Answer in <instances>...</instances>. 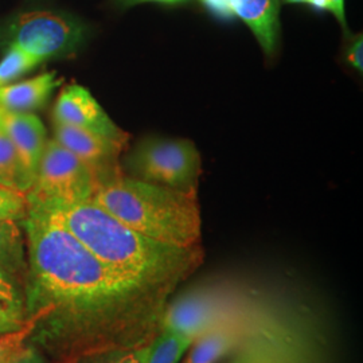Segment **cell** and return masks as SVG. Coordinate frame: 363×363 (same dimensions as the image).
Listing matches in <instances>:
<instances>
[{
    "label": "cell",
    "instance_id": "cell-22",
    "mask_svg": "<svg viewBox=\"0 0 363 363\" xmlns=\"http://www.w3.org/2000/svg\"><path fill=\"white\" fill-rule=\"evenodd\" d=\"M23 325H25L23 319L18 318L3 303H0V335L16 333L22 330Z\"/></svg>",
    "mask_w": 363,
    "mask_h": 363
},
{
    "label": "cell",
    "instance_id": "cell-1",
    "mask_svg": "<svg viewBox=\"0 0 363 363\" xmlns=\"http://www.w3.org/2000/svg\"><path fill=\"white\" fill-rule=\"evenodd\" d=\"M25 345L52 363L109 349H139L160 331L174 295L144 286L97 259L58 222L27 208Z\"/></svg>",
    "mask_w": 363,
    "mask_h": 363
},
{
    "label": "cell",
    "instance_id": "cell-3",
    "mask_svg": "<svg viewBox=\"0 0 363 363\" xmlns=\"http://www.w3.org/2000/svg\"><path fill=\"white\" fill-rule=\"evenodd\" d=\"M91 201L130 229L152 240L174 247L201 245L198 193L140 181L121 171L99 183Z\"/></svg>",
    "mask_w": 363,
    "mask_h": 363
},
{
    "label": "cell",
    "instance_id": "cell-4",
    "mask_svg": "<svg viewBox=\"0 0 363 363\" xmlns=\"http://www.w3.org/2000/svg\"><path fill=\"white\" fill-rule=\"evenodd\" d=\"M97 177L82 160L54 138L48 139L35 179L27 193V206L72 205L91 201Z\"/></svg>",
    "mask_w": 363,
    "mask_h": 363
},
{
    "label": "cell",
    "instance_id": "cell-8",
    "mask_svg": "<svg viewBox=\"0 0 363 363\" xmlns=\"http://www.w3.org/2000/svg\"><path fill=\"white\" fill-rule=\"evenodd\" d=\"M52 115L55 123L91 130L128 145L130 135L118 128L91 91L78 84H70L62 89L55 100Z\"/></svg>",
    "mask_w": 363,
    "mask_h": 363
},
{
    "label": "cell",
    "instance_id": "cell-18",
    "mask_svg": "<svg viewBox=\"0 0 363 363\" xmlns=\"http://www.w3.org/2000/svg\"><path fill=\"white\" fill-rule=\"evenodd\" d=\"M144 346L139 349L93 351L64 363H143Z\"/></svg>",
    "mask_w": 363,
    "mask_h": 363
},
{
    "label": "cell",
    "instance_id": "cell-16",
    "mask_svg": "<svg viewBox=\"0 0 363 363\" xmlns=\"http://www.w3.org/2000/svg\"><path fill=\"white\" fill-rule=\"evenodd\" d=\"M193 343L191 337L179 333L160 330L148 345L144 346L143 363H178Z\"/></svg>",
    "mask_w": 363,
    "mask_h": 363
},
{
    "label": "cell",
    "instance_id": "cell-7",
    "mask_svg": "<svg viewBox=\"0 0 363 363\" xmlns=\"http://www.w3.org/2000/svg\"><path fill=\"white\" fill-rule=\"evenodd\" d=\"M228 323H232L230 311L220 298L208 292H193L167 303L160 330L179 333L194 342L210 330Z\"/></svg>",
    "mask_w": 363,
    "mask_h": 363
},
{
    "label": "cell",
    "instance_id": "cell-30",
    "mask_svg": "<svg viewBox=\"0 0 363 363\" xmlns=\"http://www.w3.org/2000/svg\"><path fill=\"white\" fill-rule=\"evenodd\" d=\"M284 3H291V4H301V3H308V0H283Z\"/></svg>",
    "mask_w": 363,
    "mask_h": 363
},
{
    "label": "cell",
    "instance_id": "cell-12",
    "mask_svg": "<svg viewBox=\"0 0 363 363\" xmlns=\"http://www.w3.org/2000/svg\"><path fill=\"white\" fill-rule=\"evenodd\" d=\"M62 79L55 72H45L21 82L0 88V109L10 112H31L46 103Z\"/></svg>",
    "mask_w": 363,
    "mask_h": 363
},
{
    "label": "cell",
    "instance_id": "cell-26",
    "mask_svg": "<svg viewBox=\"0 0 363 363\" xmlns=\"http://www.w3.org/2000/svg\"><path fill=\"white\" fill-rule=\"evenodd\" d=\"M330 11L335 15L339 23L346 30V16H345V0H330Z\"/></svg>",
    "mask_w": 363,
    "mask_h": 363
},
{
    "label": "cell",
    "instance_id": "cell-15",
    "mask_svg": "<svg viewBox=\"0 0 363 363\" xmlns=\"http://www.w3.org/2000/svg\"><path fill=\"white\" fill-rule=\"evenodd\" d=\"M0 186L27 194L33 179L25 169L13 144L0 127Z\"/></svg>",
    "mask_w": 363,
    "mask_h": 363
},
{
    "label": "cell",
    "instance_id": "cell-17",
    "mask_svg": "<svg viewBox=\"0 0 363 363\" xmlns=\"http://www.w3.org/2000/svg\"><path fill=\"white\" fill-rule=\"evenodd\" d=\"M40 64L38 58L10 43L9 50L0 61V88L13 84L16 78L26 74Z\"/></svg>",
    "mask_w": 363,
    "mask_h": 363
},
{
    "label": "cell",
    "instance_id": "cell-24",
    "mask_svg": "<svg viewBox=\"0 0 363 363\" xmlns=\"http://www.w3.org/2000/svg\"><path fill=\"white\" fill-rule=\"evenodd\" d=\"M7 363H46V358L30 345H23L21 349L13 352V357Z\"/></svg>",
    "mask_w": 363,
    "mask_h": 363
},
{
    "label": "cell",
    "instance_id": "cell-25",
    "mask_svg": "<svg viewBox=\"0 0 363 363\" xmlns=\"http://www.w3.org/2000/svg\"><path fill=\"white\" fill-rule=\"evenodd\" d=\"M202 3L208 7L211 13H216L220 18H233L230 7H229V0H202Z\"/></svg>",
    "mask_w": 363,
    "mask_h": 363
},
{
    "label": "cell",
    "instance_id": "cell-23",
    "mask_svg": "<svg viewBox=\"0 0 363 363\" xmlns=\"http://www.w3.org/2000/svg\"><path fill=\"white\" fill-rule=\"evenodd\" d=\"M346 61L350 64L355 70L359 73L363 72V38L362 34L354 37L351 40L347 52H346Z\"/></svg>",
    "mask_w": 363,
    "mask_h": 363
},
{
    "label": "cell",
    "instance_id": "cell-28",
    "mask_svg": "<svg viewBox=\"0 0 363 363\" xmlns=\"http://www.w3.org/2000/svg\"><path fill=\"white\" fill-rule=\"evenodd\" d=\"M145 1H157V3H179V1H184V0H121V3L124 6H135V4H139V3H145Z\"/></svg>",
    "mask_w": 363,
    "mask_h": 363
},
{
    "label": "cell",
    "instance_id": "cell-9",
    "mask_svg": "<svg viewBox=\"0 0 363 363\" xmlns=\"http://www.w3.org/2000/svg\"><path fill=\"white\" fill-rule=\"evenodd\" d=\"M54 139L82 160L99 183L121 172L118 157L127 144L117 143L103 135L54 121Z\"/></svg>",
    "mask_w": 363,
    "mask_h": 363
},
{
    "label": "cell",
    "instance_id": "cell-10",
    "mask_svg": "<svg viewBox=\"0 0 363 363\" xmlns=\"http://www.w3.org/2000/svg\"><path fill=\"white\" fill-rule=\"evenodd\" d=\"M0 127L11 140L34 183L40 156L48 143L43 123L37 115L30 112H10L0 109Z\"/></svg>",
    "mask_w": 363,
    "mask_h": 363
},
{
    "label": "cell",
    "instance_id": "cell-21",
    "mask_svg": "<svg viewBox=\"0 0 363 363\" xmlns=\"http://www.w3.org/2000/svg\"><path fill=\"white\" fill-rule=\"evenodd\" d=\"M30 328H31L30 323L25 322L22 330L0 335V363L9 362L13 352L25 345L27 337L30 334Z\"/></svg>",
    "mask_w": 363,
    "mask_h": 363
},
{
    "label": "cell",
    "instance_id": "cell-19",
    "mask_svg": "<svg viewBox=\"0 0 363 363\" xmlns=\"http://www.w3.org/2000/svg\"><path fill=\"white\" fill-rule=\"evenodd\" d=\"M0 303L25 322V298L22 284L0 268Z\"/></svg>",
    "mask_w": 363,
    "mask_h": 363
},
{
    "label": "cell",
    "instance_id": "cell-2",
    "mask_svg": "<svg viewBox=\"0 0 363 363\" xmlns=\"http://www.w3.org/2000/svg\"><path fill=\"white\" fill-rule=\"evenodd\" d=\"M64 226L99 259L118 273L156 289L175 294L202 265L201 245H169L139 233L91 201L72 205L27 206Z\"/></svg>",
    "mask_w": 363,
    "mask_h": 363
},
{
    "label": "cell",
    "instance_id": "cell-29",
    "mask_svg": "<svg viewBox=\"0 0 363 363\" xmlns=\"http://www.w3.org/2000/svg\"><path fill=\"white\" fill-rule=\"evenodd\" d=\"M307 4L316 10H330V0H308Z\"/></svg>",
    "mask_w": 363,
    "mask_h": 363
},
{
    "label": "cell",
    "instance_id": "cell-13",
    "mask_svg": "<svg viewBox=\"0 0 363 363\" xmlns=\"http://www.w3.org/2000/svg\"><path fill=\"white\" fill-rule=\"evenodd\" d=\"M0 268L21 284L26 276V237L21 220H0Z\"/></svg>",
    "mask_w": 363,
    "mask_h": 363
},
{
    "label": "cell",
    "instance_id": "cell-27",
    "mask_svg": "<svg viewBox=\"0 0 363 363\" xmlns=\"http://www.w3.org/2000/svg\"><path fill=\"white\" fill-rule=\"evenodd\" d=\"M228 363H265V361L261 358V355L259 354L247 351V352L238 354L235 358Z\"/></svg>",
    "mask_w": 363,
    "mask_h": 363
},
{
    "label": "cell",
    "instance_id": "cell-6",
    "mask_svg": "<svg viewBox=\"0 0 363 363\" xmlns=\"http://www.w3.org/2000/svg\"><path fill=\"white\" fill-rule=\"evenodd\" d=\"M11 37V43L43 62L74 49L82 37V30L77 22L64 15L31 11L13 21Z\"/></svg>",
    "mask_w": 363,
    "mask_h": 363
},
{
    "label": "cell",
    "instance_id": "cell-5",
    "mask_svg": "<svg viewBox=\"0 0 363 363\" xmlns=\"http://www.w3.org/2000/svg\"><path fill=\"white\" fill-rule=\"evenodd\" d=\"M132 178L179 191L198 193L201 155L191 140L148 138L130 155Z\"/></svg>",
    "mask_w": 363,
    "mask_h": 363
},
{
    "label": "cell",
    "instance_id": "cell-20",
    "mask_svg": "<svg viewBox=\"0 0 363 363\" xmlns=\"http://www.w3.org/2000/svg\"><path fill=\"white\" fill-rule=\"evenodd\" d=\"M26 214V194L0 186V220H22Z\"/></svg>",
    "mask_w": 363,
    "mask_h": 363
},
{
    "label": "cell",
    "instance_id": "cell-14",
    "mask_svg": "<svg viewBox=\"0 0 363 363\" xmlns=\"http://www.w3.org/2000/svg\"><path fill=\"white\" fill-rule=\"evenodd\" d=\"M240 342V331L233 323L220 325L196 337L184 363H217Z\"/></svg>",
    "mask_w": 363,
    "mask_h": 363
},
{
    "label": "cell",
    "instance_id": "cell-11",
    "mask_svg": "<svg viewBox=\"0 0 363 363\" xmlns=\"http://www.w3.org/2000/svg\"><path fill=\"white\" fill-rule=\"evenodd\" d=\"M229 7L232 15L252 30L261 49L272 54L280 30V0H229Z\"/></svg>",
    "mask_w": 363,
    "mask_h": 363
}]
</instances>
